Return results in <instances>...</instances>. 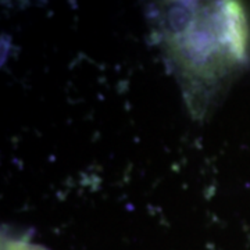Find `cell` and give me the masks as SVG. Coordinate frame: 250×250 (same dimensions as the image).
I'll return each mask as SVG.
<instances>
[{"label":"cell","mask_w":250,"mask_h":250,"mask_svg":"<svg viewBox=\"0 0 250 250\" xmlns=\"http://www.w3.org/2000/svg\"><path fill=\"white\" fill-rule=\"evenodd\" d=\"M167 17L164 38L184 74L214 80L242 60L248 34L236 3H172Z\"/></svg>","instance_id":"6da1fadb"},{"label":"cell","mask_w":250,"mask_h":250,"mask_svg":"<svg viewBox=\"0 0 250 250\" xmlns=\"http://www.w3.org/2000/svg\"><path fill=\"white\" fill-rule=\"evenodd\" d=\"M3 250H47L42 246L32 245L29 242L24 241H13L7 242L6 245H3Z\"/></svg>","instance_id":"7a4b0ae2"}]
</instances>
